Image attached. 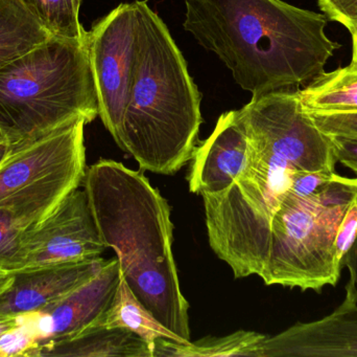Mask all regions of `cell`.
Returning a JSON list of instances; mask_svg holds the SVG:
<instances>
[{
  "instance_id": "obj_1",
  "label": "cell",
  "mask_w": 357,
  "mask_h": 357,
  "mask_svg": "<svg viewBox=\"0 0 357 357\" xmlns=\"http://www.w3.org/2000/svg\"><path fill=\"white\" fill-rule=\"evenodd\" d=\"M185 31L253 96L314 81L341 48L326 15L282 0H185Z\"/></svg>"
},
{
  "instance_id": "obj_2",
  "label": "cell",
  "mask_w": 357,
  "mask_h": 357,
  "mask_svg": "<svg viewBox=\"0 0 357 357\" xmlns=\"http://www.w3.org/2000/svg\"><path fill=\"white\" fill-rule=\"evenodd\" d=\"M83 182L102 242L116 254L127 284L161 324L190 343L169 203L144 174L110 159L88 168Z\"/></svg>"
},
{
  "instance_id": "obj_3",
  "label": "cell",
  "mask_w": 357,
  "mask_h": 357,
  "mask_svg": "<svg viewBox=\"0 0 357 357\" xmlns=\"http://www.w3.org/2000/svg\"><path fill=\"white\" fill-rule=\"evenodd\" d=\"M135 2L138 59L119 147L140 168L171 175L197 147L201 94L162 19L146 1Z\"/></svg>"
},
{
  "instance_id": "obj_4",
  "label": "cell",
  "mask_w": 357,
  "mask_h": 357,
  "mask_svg": "<svg viewBox=\"0 0 357 357\" xmlns=\"http://www.w3.org/2000/svg\"><path fill=\"white\" fill-rule=\"evenodd\" d=\"M100 115L87 39H50L0 68V130L10 147Z\"/></svg>"
},
{
  "instance_id": "obj_5",
  "label": "cell",
  "mask_w": 357,
  "mask_h": 357,
  "mask_svg": "<svg viewBox=\"0 0 357 357\" xmlns=\"http://www.w3.org/2000/svg\"><path fill=\"white\" fill-rule=\"evenodd\" d=\"M357 198V177L333 175L317 192L298 196L289 192L271 226L264 284L305 291L335 286L343 261L337 257V231Z\"/></svg>"
},
{
  "instance_id": "obj_6",
  "label": "cell",
  "mask_w": 357,
  "mask_h": 357,
  "mask_svg": "<svg viewBox=\"0 0 357 357\" xmlns=\"http://www.w3.org/2000/svg\"><path fill=\"white\" fill-rule=\"evenodd\" d=\"M247 167L226 190L203 195L210 247L235 278L260 277L273 218L296 174L291 163L250 144Z\"/></svg>"
},
{
  "instance_id": "obj_7",
  "label": "cell",
  "mask_w": 357,
  "mask_h": 357,
  "mask_svg": "<svg viewBox=\"0 0 357 357\" xmlns=\"http://www.w3.org/2000/svg\"><path fill=\"white\" fill-rule=\"evenodd\" d=\"M86 124L79 117L12 147L0 165V209L8 210L29 228L79 188L86 173Z\"/></svg>"
},
{
  "instance_id": "obj_8",
  "label": "cell",
  "mask_w": 357,
  "mask_h": 357,
  "mask_svg": "<svg viewBox=\"0 0 357 357\" xmlns=\"http://www.w3.org/2000/svg\"><path fill=\"white\" fill-rule=\"evenodd\" d=\"M90 66L98 92L100 117L119 145L138 59L135 2L119 4L87 31Z\"/></svg>"
},
{
  "instance_id": "obj_9",
  "label": "cell",
  "mask_w": 357,
  "mask_h": 357,
  "mask_svg": "<svg viewBox=\"0 0 357 357\" xmlns=\"http://www.w3.org/2000/svg\"><path fill=\"white\" fill-rule=\"evenodd\" d=\"M106 249L87 193L79 187L24 233L21 268L93 259Z\"/></svg>"
},
{
  "instance_id": "obj_10",
  "label": "cell",
  "mask_w": 357,
  "mask_h": 357,
  "mask_svg": "<svg viewBox=\"0 0 357 357\" xmlns=\"http://www.w3.org/2000/svg\"><path fill=\"white\" fill-rule=\"evenodd\" d=\"M255 357H357V297L346 286L343 303L328 316L266 337Z\"/></svg>"
},
{
  "instance_id": "obj_11",
  "label": "cell",
  "mask_w": 357,
  "mask_h": 357,
  "mask_svg": "<svg viewBox=\"0 0 357 357\" xmlns=\"http://www.w3.org/2000/svg\"><path fill=\"white\" fill-rule=\"evenodd\" d=\"M121 280L116 258L107 260L87 282L41 312L24 314L33 325L39 343L67 339L98 326L110 307Z\"/></svg>"
},
{
  "instance_id": "obj_12",
  "label": "cell",
  "mask_w": 357,
  "mask_h": 357,
  "mask_svg": "<svg viewBox=\"0 0 357 357\" xmlns=\"http://www.w3.org/2000/svg\"><path fill=\"white\" fill-rule=\"evenodd\" d=\"M106 262L98 257L14 270L10 286L0 293V320L45 309L93 278Z\"/></svg>"
},
{
  "instance_id": "obj_13",
  "label": "cell",
  "mask_w": 357,
  "mask_h": 357,
  "mask_svg": "<svg viewBox=\"0 0 357 357\" xmlns=\"http://www.w3.org/2000/svg\"><path fill=\"white\" fill-rule=\"evenodd\" d=\"M249 159V140L239 111L222 113L209 138L193 151L189 190L202 196L222 192L243 173Z\"/></svg>"
},
{
  "instance_id": "obj_14",
  "label": "cell",
  "mask_w": 357,
  "mask_h": 357,
  "mask_svg": "<svg viewBox=\"0 0 357 357\" xmlns=\"http://www.w3.org/2000/svg\"><path fill=\"white\" fill-rule=\"evenodd\" d=\"M27 356L154 357V349L128 329L96 326L67 339L39 343Z\"/></svg>"
},
{
  "instance_id": "obj_15",
  "label": "cell",
  "mask_w": 357,
  "mask_h": 357,
  "mask_svg": "<svg viewBox=\"0 0 357 357\" xmlns=\"http://www.w3.org/2000/svg\"><path fill=\"white\" fill-rule=\"evenodd\" d=\"M98 326L119 327L132 331L144 340L153 349L159 339H167L185 344L178 335L161 324L136 298L121 272V280L112 303Z\"/></svg>"
},
{
  "instance_id": "obj_16",
  "label": "cell",
  "mask_w": 357,
  "mask_h": 357,
  "mask_svg": "<svg viewBox=\"0 0 357 357\" xmlns=\"http://www.w3.org/2000/svg\"><path fill=\"white\" fill-rule=\"evenodd\" d=\"M52 36L20 0H0V68Z\"/></svg>"
},
{
  "instance_id": "obj_17",
  "label": "cell",
  "mask_w": 357,
  "mask_h": 357,
  "mask_svg": "<svg viewBox=\"0 0 357 357\" xmlns=\"http://www.w3.org/2000/svg\"><path fill=\"white\" fill-rule=\"evenodd\" d=\"M298 94L308 113L357 112V68L324 71Z\"/></svg>"
},
{
  "instance_id": "obj_18",
  "label": "cell",
  "mask_w": 357,
  "mask_h": 357,
  "mask_svg": "<svg viewBox=\"0 0 357 357\" xmlns=\"http://www.w3.org/2000/svg\"><path fill=\"white\" fill-rule=\"evenodd\" d=\"M266 337L255 331L239 330L225 337H205L188 344L159 339L155 343L154 357H255L258 345Z\"/></svg>"
},
{
  "instance_id": "obj_19",
  "label": "cell",
  "mask_w": 357,
  "mask_h": 357,
  "mask_svg": "<svg viewBox=\"0 0 357 357\" xmlns=\"http://www.w3.org/2000/svg\"><path fill=\"white\" fill-rule=\"evenodd\" d=\"M29 12L52 34L65 39H87L79 22L81 0H20Z\"/></svg>"
},
{
  "instance_id": "obj_20",
  "label": "cell",
  "mask_w": 357,
  "mask_h": 357,
  "mask_svg": "<svg viewBox=\"0 0 357 357\" xmlns=\"http://www.w3.org/2000/svg\"><path fill=\"white\" fill-rule=\"evenodd\" d=\"M29 228L6 209H0V265L8 272L21 268V247Z\"/></svg>"
},
{
  "instance_id": "obj_21",
  "label": "cell",
  "mask_w": 357,
  "mask_h": 357,
  "mask_svg": "<svg viewBox=\"0 0 357 357\" xmlns=\"http://www.w3.org/2000/svg\"><path fill=\"white\" fill-rule=\"evenodd\" d=\"M18 318V324L0 337V357L27 356L38 345L39 339L29 319Z\"/></svg>"
},
{
  "instance_id": "obj_22",
  "label": "cell",
  "mask_w": 357,
  "mask_h": 357,
  "mask_svg": "<svg viewBox=\"0 0 357 357\" xmlns=\"http://www.w3.org/2000/svg\"><path fill=\"white\" fill-rule=\"evenodd\" d=\"M310 115L316 125L327 136L357 138V112Z\"/></svg>"
},
{
  "instance_id": "obj_23",
  "label": "cell",
  "mask_w": 357,
  "mask_h": 357,
  "mask_svg": "<svg viewBox=\"0 0 357 357\" xmlns=\"http://www.w3.org/2000/svg\"><path fill=\"white\" fill-rule=\"evenodd\" d=\"M327 18L345 25L357 27V0H318Z\"/></svg>"
},
{
  "instance_id": "obj_24",
  "label": "cell",
  "mask_w": 357,
  "mask_h": 357,
  "mask_svg": "<svg viewBox=\"0 0 357 357\" xmlns=\"http://www.w3.org/2000/svg\"><path fill=\"white\" fill-rule=\"evenodd\" d=\"M357 237V198L350 205L346 213L335 239L337 257L343 261L347 252L354 245Z\"/></svg>"
},
{
  "instance_id": "obj_25",
  "label": "cell",
  "mask_w": 357,
  "mask_h": 357,
  "mask_svg": "<svg viewBox=\"0 0 357 357\" xmlns=\"http://www.w3.org/2000/svg\"><path fill=\"white\" fill-rule=\"evenodd\" d=\"M335 174L328 172H301L296 174L289 192L298 196H307L331 182Z\"/></svg>"
},
{
  "instance_id": "obj_26",
  "label": "cell",
  "mask_w": 357,
  "mask_h": 357,
  "mask_svg": "<svg viewBox=\"0 0 357 357\" xmlns=\"http://www.w3.org/2000/svg\"><path fill=\"white\" fill-rule=\"evenodd\" d=\"M335 159L357 175V138L331 136Z\"/></svg>"
},
{
  "instance_id": "obj_27",
  "label": "cell",
  "mask_w": 357,
  "mask_h": 357,
  "mask_svg": "<svg viewBox=\"0 0 357 357\" xmlns=\"http://www.w3.org/2000/svg\"><path fill=\"white\" fill-rule=\"evenodd\" d=\"M343 264L348 268L350 279L346 286L349 287L357 297V237L343 259Z\"/></svg>"
},
{
  "instance_id": "obj_28",
  "label": "cell",
  "mask_w": 357,
  "mask_h": 357,
  "mask_svg": "<svg viewBox=\"0 0 357 357\" xmlns=\"http://www.w3.org/2000/svg\"><path fill=\"white\" fill-rule=\"evenodd\" d=\"M12 272H8L6 268L0 265V293L6 291L12 282Z\"/></svg>"
},
{
  "instance_id": "obj_29",
  "label": "cell",
  "mask_w": 357,
  "mask_h": 357,
  "mask_svg": "<svg viewBox=\"0 0 357 357\" xmlns=\"http://www.w3.org/2000/svg\"><path fill=\"white\" fill-rule=\"evenodd\" d=\"M19 323V318L3 319L0 320V337L8 333L10 329L14 328Z\"/></svg>"
},
{
  "instance_id": "obj_30",
  "label": "cell",
  "mask_w": 357,
  "mask_h": 357,
  "mask_svg": "<svg viewBox=\"0 0 357 357\" xmlns=\"http://www.w3.org/2000/svg\"><path fill=\"white\" fill-rule=\"evenodd\" d=\"M350 34L352 37V66L356 67L357 68V27H350Z\"/></svg>"
},
{
  "instance_id": "obj_31",
  "label": "cell",
  "mask_w": 357,
  "mask_h": 357,
  "mask_svg": "<svg viewBox=\"0 0 357 357\" xmlns=\"http://www.w3.org/2000/svg\"><path fill=\"white\" fill-rule=\"evenodd\" d=\"M10 150H12V147L8 143H1L0 144V165L3 163L4 159L10 154Z\"/></svg>"
},
{
  "instance_id": "obj_32",
  "label": "cell",
  "mask_w": 357,
  "mask_h": 357,
  "mask_svg": "<svg viewBox=\"0 0 357 357\" xmlns=\"http://www.w3.org/2000/svg\"><path fill=\"white\" fill-rule=\"evenodd\" d=\"M1 143H8L6 142V138H4L3 133H2L1 130H0V144Z\"/></svg>"
}]
</instances>
